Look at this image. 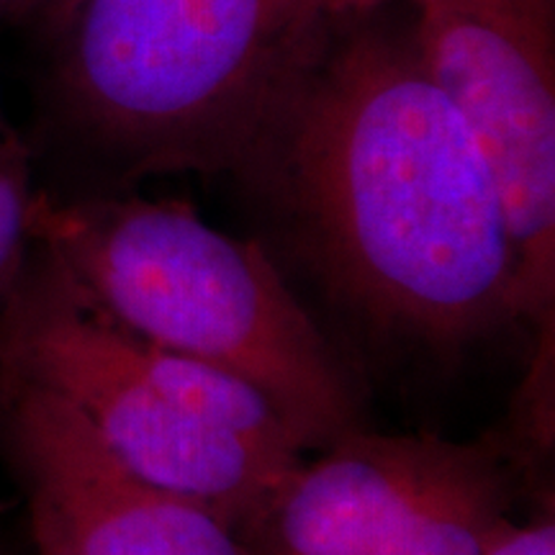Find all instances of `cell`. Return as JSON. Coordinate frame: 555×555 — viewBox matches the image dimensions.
I'll use <instances>...</instances> for the list:
<instances>
[{"label":"cell","mask_w":555,"mask_h":555,"mask_svg":"<svg viewBox=\"0 0 555 555\" xmlns=\"http://www.w3.org/2000/svg\"><path fill=\"white\" fill-rule=\"evenodd\" d=\"M0 376L54 393L129 470L204 506L232 532L288 474L180 412L134 343L34 245L0 319Z\"/></svg>","instance_id":"277c9868"},{"label":"cell","mask_w":555,"mask_h":555,"mask_svg":"<svg viewBox=\"0 0 555 555\" xmlns=\"http://www.w3.org/2000/svg\"><path fill=\"white\" fill-rule=\"evenodd\" d=\"M309 16H347V13H367L384 9L393 0H296Z\"/></svg>","instance_id":"8fae6325"},{"label":"cell","mask_w":555,"mask_h":555,"mask_svg":"<svg viewBox=\"0 0 555 555\" xmlns=\"http://www.w3.org/2000/svg\"><path fill=\"white\" fill-rule=\"evenodd\" d=\"M80 0H37V5H34L31 11V18L37 21L39 29L47 34V37H57L62 26L67 24L69 13L75 11V5H78Z\"/></svg>","instance_id":"7c38bea8"},{"label":"cell","mask_w":555,"mask_h":555,"mask_svg":"<svg viewBox=\"0 0 555 555\" xmlns=\"http://www.w3.org/2000/svg\"><path fill=\"white\" fill-rule=\"evenodd\" d=\"M127 337L150 378L185 416L211 433L232 437L278 470H294L304 461L307 450L286 414L258 384L206 360Z\"/></svg>","instance_id":"ba28073f"},{"label":"cell","mask_w":555,"mask_h":555,"mask_svg":"<svg viewBox=\"0 0 555 555\" xmlns=\"http://www.w3.org/2000/svg\"><path fill=\"white\" fill-rule=\"evenodd\" d=\"M397 3L311 24L234 180L339 304L457 352L522 322L515 245L494 172Z\"/></svg>","instance_id":"6da1fadb"},{"label":"cell","mask_w":555,"mask_h":555,"mask_svg":"<svg viewBox=\"0 0 555 555\" xmlns=\"http://www.w3.org/2000/svg\"><path fill=\"white\" fill-rule=\"evenodd\" d=\"M483 555H555L553 519H540L527 527L512 522Z\"/></svg>","instance_id":"30bf717a"},{"label":"cell","mask_w":555,"mask_h":555,"mask_svg":"<svg viewBox=\"0 0 555 555\" xmlns=\"http://www.w3.org/2000/svg\"><path fill=\"white\" fill-rule=\"evenodd\" d=\"M31 155L0 103V319L31 255Z\"/></svg>","instance_id":"9c48e42d"},{"label":"cell","mask_w":555,"mask_h":555,"mask_svg":"<svg viewBox=\"0 0 555 555\" xmlns=\"http://www.w3.org/2000/svg\"><path fill=\"white\" fill-rule=\"evenodd\" d=\"M301 461L234 535L245 555H483L512 525L496 440L343 437Z\"/></svg>","instance_id":"5b68a950"},{"label":"cell","mask_w":555,"mask_h":555,"mask_svg":"<svg viewBox=\"0 0 555 555\" xmlns=\"http://www.w3.org/2000/svg\"><path fill=\"white\" fill-rule=\"evenodd\" d=\"M31 242L127 335L258 384L304 450L363 427V393L255 240L206 224L183 201L124 191L37 193Z\"/></svg>","instance_id":"7a4b0ae2"},{"label":"cell","mask_w":555,"mask_h":555,"mask_svg":"<svg viewBox=\"0 0 555 555\" xmlns=\"http://www.w3.org/2000/svg\"><path fill=\"white\" fill-rule=\"evenodd\" d=\"M0 435L39 555H245L221 519L129 470L50 391L0 376Z\"/></svg>","instance_id":"52a82bcc"},{"label":"cell","mask_w":555,"mask_h":555,"mask_svg":"<svg viewBox=\"0 0 555 555\" xmlns=\"http://www.w3.org/2000/svg\"><path fill=\"white\" fill-rule=\"evenodd\" d=\"M314 21L296 0H80L52 37V129L119 191L234 178Z\"/></svg>","instance_id":"3957f363"},{"label":"cell","mask_w":555,"mask_h":555,"mask_svg":"<svg viewBox=\"0 0 555 555\" xmlns=\"http://www.w3.org/2000/svg\"><path fill=\"white\" fill-rule=\"evenodd\" d=\"M37 0H0V21L31 16Z\"/></svg>","instance_id":"4fadbf2b"},{"label":"cell","mask_w":555,"mask_h":555,"mask_svg":"<svg viewBox=\"0 0 555 555\" xmlns=\"http://www.w3.org/2000/svg\"><path fill=\"white\" fill-rule=\"evenodd\" d=\"M429 78L494 172L522 322L551 335L555 298V0H406Z\"/></svg>","instance_id":"8992f818"}]
</instances>
